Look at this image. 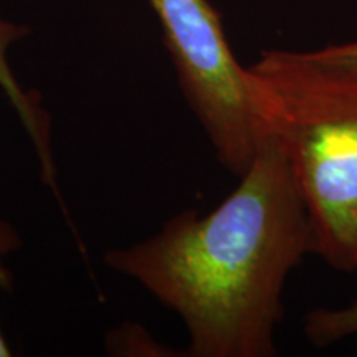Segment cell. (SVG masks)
I'll return each mask as SVG.
<instances>
[{"label": "cell", "instance_id": "obj_1", "mask_svg": "<svg viewBox=\"0 0 357 357\" xmlns=\"http://www.w3.org/2000/svg\"><path fill=\"white\" fill-rule=\"evenodd\" d=\"M314 253L305 204L283 154L258 137L238 184L213 211L177 213L105 263L176 312L190 357H275L283 291Z\"/></svg>", "mask_w": 357, "mask_h": 357}, {"label": "cell", "instance_id": "obj_2", "mask_svg": "<svg viewBox=\"0 0 357 357\" xmlns=\"http://www.w3.org/2000/svg\"><path fill=\"white\" fill-rule=\"evenodd\" d=\"M258 137L287 160L310 218L314 255L357 271V71L310 52L266 50L247 66Z\"/></svg>", "mask_w": 357, "mask_h": 357}, {"label": "cell", "instance_id": "obj_3", "mask_svg": "<svg viewBox=\"0 0 357 357\" xmlns=\"http://www.w3.org/2000/svg\"><path fill=\"white\" fill-rule=\"evenodd\" d=\"M176 68L178 88L222 167L240 177L257 154L247 68L231 52L211 0H149Z\"/></svg>", "mask_w": 357, "mask_h": 357}, {"label": "cell", "instance_id": "obj_4", "mask_svg": "<svg viewBox=\"0 0 357 357\" xmlns=\"http://www.w3.org/2000/svg\"><path fill=\"white\" fill-rule=\"evenodd\" d=\"M29 33V26L0 19V89L12 105V108L15 109L22 126L32 141L40 164L42 181L48 187H52L55 194H58L50 114L43 109L42 98L37 91L22 86V83L13 73L10 61H8V50H10L12 45L20 42Z\"/></svg>", "mask_w": 357, "mask_h": 357}, {"label": "cell", "instance_id": "obj_5", "mask_svg": "<svg viewBox=\"0 0 357 357\" xmlns=\"http://www.w3.org/2000/svg\"><path fill=\"white\" fill-rule=\"evenodd\" d=\"M303 331L314 347H329L357 337V300L341 307H314L303 319Z\"/></svg>", "mask_w": 357, "mask_h": 357}, {"label": "cell", "instance_id": "obj_6", "mask_svg": "<svg viewBox=\"0 0 357 357\" xmlns=\"http://www.w3.org/2000/svg\"><path fill=\"white\" fill-rule=\"evenodd\" d=\"M111 354L123 356H171L155 339L136 324H124L108 336Z\"/></svg>", "mask_w": 357, "mask_h": 357}, {"label": "cell", "instance_id": "obj_7", "mask_svg": "<svg viewBox=\"0 0 357 357\" xmlns=\"http://www.w3.org/2000/svg\"><path fill=\"white\" fill-rule=\"evenodd\" d=\"M22 248V238L19 230L12 225L10 222L0 217V257L8 255V253L17 252ZM13 288V275L8 268L0 261V289L10 291ZM12 349L8 346L2 329H0V357H10Z\"/></svg>", "mask_w": 357, "mask_h": 357}, {"label": "cell", "instance_id": "obj_8", "mask_svg": "<svg viewBox=\"0 0 357 357\" xmlns=\"http://www.w3.org/2000/svg\"><path fill=\"white\" fill-rule=\"evenodd\" d=\"M312 58L333 68L357 71V40L346 43H331L310 52Z\"/></svg>", "mask_w": 357, "mask_h": 357}]
</instances>
